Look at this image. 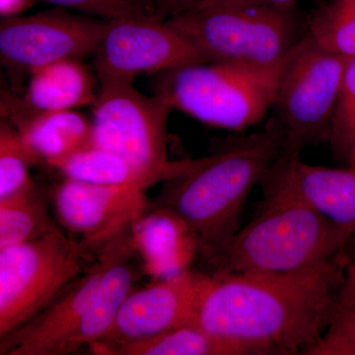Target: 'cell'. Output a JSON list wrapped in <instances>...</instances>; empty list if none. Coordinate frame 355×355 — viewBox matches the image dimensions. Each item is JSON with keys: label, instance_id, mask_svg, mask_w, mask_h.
<instances>
[{"label": "cell", "instance_id": "cell-25", "mask_svg": "<svg viewBox=\"0 0 355 355\" xmlns=\"http://www.w3.org/2000/svg\"><path fill=\"white\" fill-rule=\"evenodd\" d=\"M58 7L79 11L85 15L99 16L103 19L114 18H160L163 11L148 0H37Z\"/></svg>", "mask_w": 355, "mask_h": 355}, {"label": "cell", "instance_id": "cell-29", "mask_svg": "<svg viewBox=\"0 0 355 355\" xmlns=\"http://www.w3.org/2000/svg\"><path fill=\"white\" fill-rule=\"evenodd\" d=\"M36 1L37 0H0V15L1 18L18 16Z\"/></svg>", "mask_w": 355, "mask_h": 355}, {"label": "cell", "instance_id": "cell-9", "mask_svg": "<svg viewBox=\"0 0 355 355\" xmlns=\"http://www.w3.org/2000/svg\"><path fill=\"white\" fill-rule=\"evenodd\" d=\"M108 23L62 7L26 17L1 18L0 60L17 78L58 60H81L93 55Z\"/></svg>", "mask_w": 355, "mask_h": 355}, {"label": "cell", "instance_id": "cell-20", "mask_svg": "<svg viewBox=\"0 0 355 355\" xmlns=\"http://www.w3.org/2000/svg\"><path fill=\"white\" fill-rule=\"evenodd\" d=\"M49 191L38 186L16 197L0 200V249L33 241L58 227L51 216Z\"/></svg>", "mask_w": 355, "mask_h": 355}, {"label": "cell", "instance_id": "cell-21", "mask_svg": "<svg viewBox=\"0 0 355 355\" xmlns=\"http://www.w3.org/2000/svg\"><path fill=\"white\" fill-rule=\"evenodd\" d=\"M113 355H243L237 347L209 335L195 322L107 349Z\"/></svg>", "mask_w": 355, "mask_h": 355}, {"label": "cell", "instance_id": "cell-30", "mask_svg": "<svg viewBox=\"0 0 355 355\" xmlns=\"http://www.w3.org/2000/svg\"><path fill=\"white\" fill-rule=\"evenodd\" d=\"M202 1L203 0H170L172 10L171 16L184 12V11L191 10Z\"/></svg>", "mask_w": 355, "mask_h": 355}, {"label": "cell", "instance_id": "cell-2", "mask_svg": "<svg viewBox=\"0 0 355 355\" xmlns=\"http://www.w3.org/2000/svg\"><path fill=\"white\" fill-rule=\"evenodd\" d=\"M272 120L261 132L234 137L217 153L198 159L190 171L165 182L157 203L173 210L193 231L198 257L209 268L239 231L248 197L282 151Z\"/></svg>", "mask_w": 355, "mask_h": 355}, {"label": "cell", "instance_id": "cell-5", "mask_svg": "<svg viewBox=\"0 0 355 355\" xmlns=\"http://www.w3.org/2000/svg\"><path fill=\"white\" fill-rule=\"evenodd\" d=\"M207 62L270 65L308 35L297 3L195 8L167 18Z\"/></svg>", "mask_w": 355, "mask_h": 355}, {"label": "cell", "instance_id": "cell-13", "mask_svg": "<svg viewBox=\"0 0 355 355\" xmlns=\"http://www.w3.org/2000/svg\"><path fill=\"white\" fill-rule=\"evenodd\" d=\"M116 237L97 254L88 270L46 309L0 338V355H62L65 343L92 305L111 261Z\"/></svg>", "mask_w": 355, "mask_h": 355}, {"label": "cell", "instance_id": "cell-22", "mask_svg": "<svg viewBox=\"0 0 355 355\" xmlns=\"http://www.w3.org/2000/svg\"><path fill=\"white\" fill-rule=\"evenodd\" d=\"M42 162L26 146L12 123L2 118L0 123V200H7L34 190L37 184L29 168Z\"/></svg>", "mask_w": 355, "mask_h": 355}, {"label": "cell", "instance_id": "cell-12", "mask_svg": "<svg viewBox=\"0 0 355 355\" xmlns=\"http://www.w3.org/2000/svg\"><path fill=\"white\" fill-rule=\"evenodd\" d=\"M210 277L211 273L189 268L144 288H135L121 305L106 335L88 349L93 354H104L116 345L191 323Z\"/></svg>", "mask_w": 355, "mask_h": 355}, {"label": "cell", "instance_id": "cell-31", "mask_svg": "<svg viewBox=\"0 0 355 355\" xmlns=\"http://www.w3.org/2000/svg\"><path fill=\"white\" fill-rule=\"evenodd\" d=\"M148 1L153 2V4L158 6L163 11V13L165 14L166 17H171L172 10L170 0H148Z\"/></svg>", "mask_w": 355, "mask_h": 355}, {"label": "cell", "instance_id": "cell-24", "mask_svg": "<svg viewBox=\"0 0 355 355\" xmlns=\"http://www.w3.org/2000/svg\"><path fill=\"white\" fill-rule=\"evenodd\" d=\"M328 144L345 167L355 168V58L347 62Z\"/></svg>", "mask_w": 355, "mask_h": 355}, {"label": "cell", "instance_id": "cell-11", "mask_svg": "<svg viewBox=\"0 0 355 355\" xmlns=\"http://www.w3.org/2000/svg\"><path fill=\"white\" fill-rule=\"evenodd\" d=\"M48 191L58 223L69 235H76L77 241L92 256L130 227L150 205L140 189L65 178Z\"/></svg>", "mask_w": 355, "mask_h": 355}, {"label": "cell", "instance_id": "cell-7", "mask_svg": "<svg viewBox=\"0 0 355 355\" xmlns=\"http://www.w3.org/2000/svg\"><path fill=\"white\" fill-rule=\"evenodd\" d=\"M96 256L60 227L0 249V338L46 309L88 270Z\"/></svg>", "mask_w": 355, "mask_h": 355}, {"label": "cell", "instance_id": "cell-23", "mask_svg": "<svg viewBox=\"0 0 355 355\" xmlns=\"http://www.w3.org/2000/svg\"><path fill=\"white\" fill-rule=\"evenodd\" d=\"M308 35L324 50L343 58H355V14L336 0L308 16Z\"/></svg>", "mask_w": 355, "mask_h": 355}, {"label": "cell", "instance_id": "cell-6", "mask_svg": "<svg viewBox=\"0 0 355 355\" xmlns=\"http://www.w3.org/2000/svg\"><path fill=\"white\" fill-rule=\"evenodd\" d=\"M91 121V144L118 154L156 183L190 171L198 159L170 161L167 121L172 107L125 81L99 83Z\"/></svg>", "mask_w": 355, "mask_h": 355}, {"label": "cell", "instance_id": "cell-8", "mask_svg": "<svg viewBox=\"0 0 355 355\" xmlns=\"http://www.w3.org/2000/svg\"><path fill=\"white\" fill-rule=\"evenodd\" d=\"M349 60L324 50L309 35L292 51L272 108L282 153L300 154L329 142Z\"/></svg>", "mask_w": 355, "mask_h": 355}, {"label": "cell", "instance_id": "cell-1", "mask_svg": "<svg viewBox=\"0 0 355 355\" xmlns=\"http://www.w3.org/2000/svg\"><path fill=\"white\" fill-rule=\"evenodd\" d=\"M347 257L284 275L210 272L193 322L243 355L305 354L335 316Z\"/></svg>", "mask_w": 355, "mask_h": 355}, {"label": "cell", "instance_id": "cell-26", "mask_svg": "<svg viewBox=\"0 0 355 355\" xmlns=\"http://www.w3.org/2000/svg\"><path fill=\"white\" fill-rule=\"evenodd\" d=\"M305 355H355V311H336L324 335Z\"/></svg>", "mask_w": 355, "mask_h": 355}, {"label": "cell", "instance_id": "cell-33", "mask_svg": "<svg viewBox=\"0 0 355 355\" xmlns=\"http://www.w3.org/2000/svg\"><path fill=\"white\" fill-rule=\"evenodd\" d=\"M354 169H355V168H354Z\"/></svg>", "mask_w": 355, "mask_h": 355}, {"label": "cell", "instance_id": "cell-10", "mask_svg": "<svg viewBox=\"0 0 355 355\" xmlns=\"http://www.w3.org/2000/svg\"><path fill=\"white\" fill-rule=\"evenodd\" d=\"M92 57L99 83H133L142 73L207 62L191 42L160 18L110 19Z\"/></svg>", "mask_w": 355, "mask_h": 355}, {"label": "cell", "instance_id": "cell-16", "mask_svg": "<svg viewBox=\"0 0 355 355\" xmlns=\"http://www.w3.org/2000/svg\"><path fill=\"white\" fill-rule=\"evenodd\" d=\"M22 98L4 93L2 116L73 110L94 104L98 90L93 74L80 60H58L34 70Z\"/></svg>", "mask_w": 355, "mask_h": 355}, {"label": "cell", "instance_id": "cell-14", "mask_svg": "<svg viewBox=\"0 0 355 355\" xmlns=\"http://www.w3.org/2000/svg\"><path fill=\"white\" fill-rule=\"evenodd\" d=\"M260 186L265 198H291L355 232V169L306 164L300 154L282 153Z\"/></svg>", "mask_w": 355, "mask_h": 355}, {"label": "cell", "instance_id": "cell-27", "mask_svg": "<svg viewBox=\"0 0 355 355\" xmlns=\"http://www.w3.org/2000/svg\"><path fill=\"white\" fill-rule=\"evenodd\" d=\"M336 311H355V254H349L343 266Z\"/></svg>", "mask_w": 355, "mask_h": 355}, {"label": "cell", "instance_id": "cell-18", "mask_svg": "<svg viewBox=\"0 0 355 355\" xmlns=\"http://www.w3.org/2000/svg\"><path fill=\"white\" fill-rule=\"evenodd\" d=\"M6 119L12 123L26 146L48 165L91 144V121L74 110Z\"/></svg>", "mask_w": 355, "mask_h": 355}, {"label": "cell", "instance_id": "cell-17", "mask_svg": "<svg viewBox=\"0 0 355 355\" xmlns=\"http://www.w3.org/2000/svg\"><path fill=\"white\" fill-rule=\"evenodd\" d=\"M142 272L130 239V226L114 239L113 254L92 305L67 340L62 355L74 354L99 342L113 324L121 305L135 288Z\"/></svg>", "mask_w": 355, "mask_h": 355}, {"label": "cell", "instance_id": "cell-28", "mask_svg": "<svg viewBox=\"0 0 355 355\" xmlns=\"http://www.w3.org/2000/svg\"><path fill=\"white\" fill-rule=\"evenodd\" d=\"M297 1L298 0H203L196 8L272 6V4L297 3Z\"/></svg>", "mask_w": 355, "mask_h": 355}, {"label": "cell", "instance_id": "cell-19", "mask_svg": "<svg viewBox=\"0 0 355 355\" xmlns=\"http://www.w3.org/2000/svg\"><path fill=\"white\" fill-rule=\"evenodd\" d=\"M49 166L65 179L101 186L125 187L146 191L157 184L155 180L133 167L125 158L92 144Z\"/></svg>", "mask_w": 355, "mask_h": 355}, {"label": "cell", "instance_id": "cell-3", "mask_svg": "<svg viewBox=\"0 0 355 355\" xmlns=\"http://www.w3.org/2000/svg\"><path fill=\"white\" fill-rule=\"evenodd\" d=\"M260 212L240 228L212 265V272L284 275L335 260L354 241L342 227L297 200L263 198Z\"/></svg>", "mask_w": 355, "mask_h": 355}, {"label": "cell", "instance_id": "cell-32", "mask_svg": "<svg viewBox=\"0 0 355 355\" xmlns=\"http://www.w3.org/2000/svg\"><path fill=\"white\" fill-rule=\"evenodd\" d=\"M336 1L355 14V0H336Z\"/></svg>", "mask_w": 355, "mask_h": 355}, {"label": "cell", "instance_id": "cell-15", "mask_svg": "<svg viewBox=\"0 0 355 355\" xmlns=\"http://www.w3.org/2000/svg\"><path fill=\"white\" fill-rule=\"evenodd\" d=\"M130 239L142 272L155 280L191 268L200 253L197 236L173 210L150 203L130 225Z\"/></svg>", "mask_w": 355, "mask_h": 355}, {"label": "cell", "instance_id": "cell-4", "mask_svg": "<svg viewBox=\"0 0 355 355\" xmlns=\"http://www.w3.org/2000/svg\"><path fill=\"white\" fill-rule=\"evenodd\" d=\"M289 55L270 65L209 62L167 70L156 74L154 94L203 123L242 132L272 111Z\"/></svg>", "mask_w": 355, "mask_h": 355}]
</instances>
